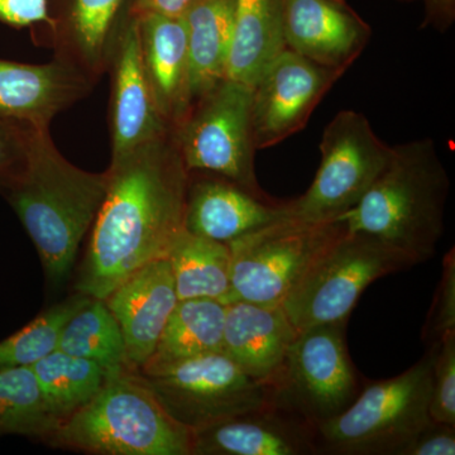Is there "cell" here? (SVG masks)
<instances>
[{
    "mask_svg": "<svg viewBox=\"0 0 455 455\" xmlns=\"http://www.w3.org/2000/svg\"><path fill=\"white\" fill-rule=\"evenodd\" d=\"M76 291L104 299L147 263L164 259L185 229L188 171L172 133L110 160Z\"/></svg>",
    "mask_w": 455,
    "mask_h": 455,
    "instance_id": "cell-1",
    "label": "cell"
},
{
    "mask_svg": "<svg viewBox=\"0 0 455 455\" xmlns=\"http://www.w3.org/2000/svg\"><path fill=\"white\" fill-rule=\"evenodd\" d=\"M107 187V171L75 166L57 149L50 128L36 130L25 171L0 194L35 243L52 286L68 280Z\"/></svg>",
    "mask_w": 455,
    "mask_h": 455,
    "instance_id": "cell-2",
    "label": "cell"
},
{
    "mask_svg": "<svg viewBox=\"0 0 455 455\" xmlns=\"http://www.w3.org/2000/svg\"><path fill=\"white\" fill-rule=\"evenodd\" d=\"M449 191L451 180L435 142L429 137L410 140L391 146L387 164L366 196L337 221L427 262L444 235Z\"/></svg>",
    "mask_w": 455,
    "mask_h": 455,
    "instance_id": "cell-3",
    "label": "cell"
},
{
    "mask_svg": "<svg viewBox=\"0 0 455 455\" xmlns=\"http://www.w3.org/2000/svg\"><path fill=\"white\" fill-rule=\"evenodd\" d=\"M46 443L90 454L193 455L194 433L171 418L139 371H123L107 376L98 394Z\"/></svg>",
    "mask_w": 455,
    "mask_h": 455,
    "instance_id": "cell-4",
    "label": "cell"
},
{
    "mask_svg": "<svg viewBox=\"0 0 455 455\" xmlns=\"http://www.w3.org/2000/svg\"><path fill=\"white\" fill-rule=\"evenodd\" d=\"M434 350L405 372L364 382L341 414L317 425L316 454L400 455L431 423L429 414Z\"/></svg>",
    "mask_w": 455,
    "mask_h": 455,
    "instance_id": "cell-5",
    "label": "cell"
},
{
    "mask_svg": "<svg viewBox=\"0 0 455 455\" xmlns=\"http://www.w3.org/2000/svg\"><path fill=\"white\" fill-rule=\"evenodd\" d=\"M416 265L420 263L410 254L346 227L317 254L281 307L298 333L316 325L348 322L371 283Z\"/></svg>",
    "mask_w": 455,
    "mask_h": 455,
    "instance_id": "cell-6",
    "label": "cell"
},
{
    "mask_svg": "<svg viewBox=\"0 0 455 455\" xmlns=\"http://www.w3.org/2000/svg\"><path fill=\"white\" fill-rule=\"evenodd\" d=\"M348 322L300 331L283 366L265 383L267 405L301 416L314 427L341 414L364 382L350 358Z\"/></svg>",
    "mask_w": 455,
    "mask_h": 455,
    "instance_id": "cell-7",
    "label": "cell"
},
{
    "mask_svg": "<svg viewBox=\"0 0 455 455\" xmlns=\"http://www.w3.org/2000/svg\"><path fill=\"white\" fill-rule=\"evenodd\" d=\"M322 160L309 188L283 202L281 220L331 223L355 208L391 154L363 113L346 109L326 124L319 145Z\"/></svg>",
    "mask_w": 455,
    "mask_h": 455,
    "instance_id": "cell-8",
    "label": "cell"
},
{
    "mask_svg": "<svg viewBox=\"0 0 455 455\" xmlns=\"http://www.w3.org/2000/svg\"><path fill=\"white\" fill-rule=\"evenodd\" d=\"M172 137L188 172L214 173L268 196L254 169L252 86L221 80L194 101Z\"/></svg>",
    "mask_w": 455,
    "mask_h": 455,
    "instance_id": "cell-9",
    "label": "cell"
},
{
    "mask_svg": "<svg viewBox=\"0 0 455 455\" xmlns=\"http://www.w3.org/2000/svg\"><path fill=\"white\" fill-rule=\"evenodd\" d=\"M139 373L171 418L193 433L267 405L265 386L224 352Z\"/></svg>",
    "mask_w": 455,
    "mask_h": 455,
    "instance_id": "cell-10",
    "label": "cell"
},
{
    "mask_svg": "<svg viewBox=\"0 0 455 455\" xmlns=\"http://www.w3.org/2000/svg\"><path fill=\"white\" fill-rule=\"evenodd\" d=\"M346 229L343 221L278 220L229 242L230 301L281 305L317 254Z\"/></svg>",
    "mask_w": 455,
    "mask_h": 455,
    "instance_id": "cell-11",
    "label": "cell"
},
{
    "mask_svg": "<svg viewBox=\"0 0 455 455\" xmlns=\"http://www.w3.org/2000/svg\"><path fill=\"white\" fill-rule=\"evenodd\" d=\"M283 51L252 86V124L257 151L280 145L307 127L311 114L346 74Z\"/></svg>",
    "mask_w": 455,
    "mask_h": 455,
    "instance_id": "cell-12",
    "label": "cell"
},
{
    "mask_svg": "<svg viewBox=\"0 0 455 455\" xmlns=\"http://www.w3.org/2000/svg\"><path fill=\"white\" fill-rule=\"evenodd\" d=\"M112 158L172 133L156 106L140 55L139 17L123 14L108 59Z\"/></svg>",
    "mask_w": 455,
    "mask_h": 455,
    "instance_id": "cell-13",
    "label": "cell"
},
{
    "mask_svg": "<svg viewBox=\"0 0 455 455\" xmlns=\"http://www.w3.org/2000/svg\"><path fill=\"white\" fill-rule=\"evenodd\" d=\"M287 49L325 68L348 71L372 28L347 0H283Z\"/></svg>",
    "mask_w": 455,
    "mask_h": 455,
    "instance_id": "cell-14",
    "label": "cell"
},
{
    "mask_svg": "<svg viewBox=\"0 0 455 455\" xmlns=\"http://www.w3.org/2000/svg\"><path fill=\"white\" fill-rule=\"evenodd\" d=\"M95 85L55 57L38 65L0 59V119L50 128L57 114L88 97Z\"/></svg>",
    "mask_w": 455,
    "mask_h": 455,
    "instance_id": "cell-15",
    "label": "cell"
},
{
    "mask_svg": "<svg viewBox=\"0 0 455 455\" xmlns=\"http://www.w3.org/2000/svg\"><path fill=\"white\" fill-rule=\"evenodd\" d=\"M104 301L121 328L130 366L140 371L154 355L179 302L167 257L137 269Z\"/></svg>",
    "mask_w": 455,
    "mask_h": 455,
    "instance_id": "cell-16",
    "label": "cell"
},
{
    "mask_svg": "<svg viewBox=\"0 0 455 455\" xmlns=\"http://www.w3.org/2000/svg\"><path fill=\"white\" fill-rule=\"evenodd\" d=\"M283 214V202L259 196L214 173L188 172L184 226L193 235L229 243L268 226Z\"/></svg>",
    "mask_w": 455,
    "mask_h": 455,
    "instance_id": "cell-17",
    "label": "cell"
},
{
    "mask_svg": "<svg viewBox=\"0 0 455 455\" xmlns=\"http://www.w3.org/2000/svg\"><path fill=\"white\" fill-rule=\"evenodd\" d=\"M315 427L271 405L194 431L193 455H317Z\"/></svg>",
    "mask_w": 455,
    "mask_h": 455,
    "instance_id": "cell-18",
    "label": "cell"
},
{
    "mask_svg": "<svg viewBox=\"0 0 455 455\" xmlns=\"http://www.w3.org/2000/svg\"><path fill=\"white\" fill-rule=\"evenodd\" d=\"M136 16V14H134ZM139 17L140 55L156 106L171 130L193 107L188 35L181 18Z\"/></svg>",
    "mask_w": 455,
    "mask_h": 455,
    "instance_id": "cell-19",
    "label": "cell"
},
{
    "mask_svg": "<svg viewBox=\"0 0 455 455\" xmlns=\"http://www.w3.org/2000/svg\"><path fill=\"white\" fill-rule=\"evenodd\" d=\"M298 334L281 305L227 304L223 352L262 385L283 366Z\"/></svg>",
    "mask_w": 455,
    "mask_h": 455,
    "instance_id": "cell-20",
    "label": "cell"
},
{
    "mask_svg": "<svg viewBox=\"0 0 455 455\" xmlns=\"http://www.w3.org/2000/svg\"><path fill=\"white\" fill-rule=\"evenodd\" d=\"M124 0H64L52 20L46 46L53 57L79 68L98 84L107 74L114 35Z\"/></svg>",
    "mask_w": 455,
    "mask_h": 455,
    "instance_id": "cell-21",
    "label": "cell"
},
{
    "mask_svg": "<svg viewBox=\"0 0 455 455\" xmlns=\"http://www.w3.org/2000/svg\"><path fill=\"white\" fill-rule=\"evenodd\" d=\"M286 49L283 0H235L228 79L253 86Z\"/></svg>",
    "mask_w": 455,
    "mask_h": 455,
    "instance_id": "cell-22",
    "label": "cell"
},
{
    "mask_svg": "<svg viewBox=\"0 0 455 455\" xmlns=\"http://www.w3.org/2000/svg\"><path fill=\"white\" fill-rule=\"evenodd\" d=\"M235 0H194L185 12L193 104L227 77Z\"/></svg>",
    "mask_w": 455,
    "mask_h": 455,
    "instance_id": "cell-23",
    "label": "cell"
},
{
    "mask_svg": "<svg viewBox=\"0 0 455 455\" xmlns=\"http://www.w3.org/2000/svg\"><path fill=\"white\" fill-rule=\"evenodd\" d=\"M167 259L179 300L209 299L229 304L232 293L229 245L184 229L171 247Z\"/></svg>",
    "mask_w": 455,
    "mask_h": 455,
    "instance_id": "cell-24",
    "label": "cell"
},
{
    "mask_svg": "<svg viewBox=\"0 0 455 455\" xmlns=\"http://www.w3.org/2000/svg\"><path fill=\"white\" fill-rule=\"evenodd\" d=\"M226 313L224 302L209 299L179 300L154 355L142 368L223 352Z\"/></svg>",
    "mask_w": 455,
    "mask_h": 455,
    "instance_id": "cell-25",
    "label": "cell"
},
{
    "mask_svg": "<svg viewBox=\"0 0 455 455\" xmlns=\"http://www.w3.org/2000/svg\"><path fill=\"white\" fill-rule=\"evenodd\" d=\"M59 350L97 362L108 376L134 371L128 362L118 322L101 299L89 298L66 323Z\"/></svg>",
    "mask_w": 455,
    "mask_h": 455,
    "instance_id": "cell-26",
    "label": "cell"
},
{
    "mask_svg": "<svg viewBox=\"0 0 455 455\" xmlns=\"http://www.w3.org/2000/svg\"><path fill=\"white\" fill-rule=\"evenodd\" d=\"M31 368L46 403L61 421L86 405L108 376L97 362L59 349Z\"/></svg>",
    "mask_w": 455,
    "mask_h": 455,
    "instance_id": "cell-27",
    "label": "cell"
},
{
    "mask_svg": "<svg viewBox=\"0 0 455 455\" xmlns=\"http://www.w3.org/2000/svg\"><path fill=\"white\" fill-rule=\"evenodd\" d=\"M60 424L31 367L0 370V438L20 435L46 442Z\"/></svg>",
    "mask_w": 455,
    "mask_h": 455,
    "instance_id": "cell-28",
    "label": "cell"
},
{
    "mask_svg": "<svg viewBox=\"0 0 455 455\" xmlns=\"http://www.w3.org/2000/svg\"><path fill=\"white\" fill-rule=\"evenodd\" d=\"M89 298L77 292L53 305L20 331L0 341V370L32 367L59 349L60 337L66 323Z\"/></svg>",
    "mask_w": 455,
    "mask_h": 455,
    "instance_id": "cell-29",
    "label": "cell"
},
{
    "mask_svg": "<svg viewBox=\"0 0 455 455\" xmlns=\"http://www.w3.org/2000/svg\"><path fill=\"white\" fill-rule=\"evenodd\" d=\"M430 346L434 350L430 418L435 423L455 425V331Z\"/></svg>",
    "mask_w": 455,
    "mask_h": 455,
    "instance_id": "cell-30",
    "label": "cell"
},
{
    "mask_svg": "<svg viewBox=\"0 0 455 455\" xmlns=\"http://www.w3.org/2000/svg\"><path fill=\"white\" fill-rule=\"evenodd\" d=\"M442 276L423 328L424 343H436L448 331H455V250L443 259Z\"/></svg>",
    "mask_w": 455,
    "mask_h": 455,
    "instance_id": "cell-31",
    "label": "cell"
},
{
    "mask_svg": "<svg viewBox=\"0 0 455 455\" xmlns=\"http://www.w3.org/2000/svg\"><path fill=\"white\" fill-rule=\"evenodd\" d=\"M36 130L25 123L0 119V193L25 171Z\"/></svg>",
    "mask_w": 455,
    "mask_h": 455,
    "instance_id": "cell-32",
    "label": "cell"
},
{
    "mask_svg": "<svg viewBox=\"0 0 455 455\" xmlns=\"http://www.w3.org/2000/svg\"><path fill=\"white\" fill-rule=\"evenodd\" d=\"M0 22L14 27H44L40 44L46 46L52 20L50 17L49 0H0Z\"/></svg>",
    "mask_w": 455,
    "mask_h": 455,
    "instance_id": "cell-33",
    "label": "cell"
},
{
    "mask_svg": "<svg viewBox=\"0 0 455 455\" xmlns=\"http://www.w3.org/2000/svg\"><path fill=\"white\" fill-rule=\"evenodd\" d=\"M455 425L431 421L400 455H454Z\"/></svg>",
    "mask_w": 455,
    "mask_h": 455,
    "instance_id": "cell-34",
    "label": "cell"
},
{
    "mask_svg": "<svg viewBox=\"0 0 455 455\" xmlns=\"http://www.w3.org/2000/svg\"><path fill=\"white\" fill-rule=\"evenodd\" d=\"M401 3H420L423 5V28L445 33L455 22V0H396Z\"/></svg>",
    "mask_w": 455,
    "mask_h": 455,
    "instance_id": "cell-35",
    "label": "cell"
},
{
    "mask_svg": "<svg viewBox=\"0 0 455 455\" xmlns=\"http://www.w3.org/2000/svg\"><path fill=\"white\" fill-rule=\"evenodd\" d=\"M194 0H134L130 8L136 16L157 14V16L181 18Z\"/></svg>",
    "mask_w": 455,
    "mask_h": 455,
    "instance_id": "cell-36",
    "label": "cell"
}]
</instances>
